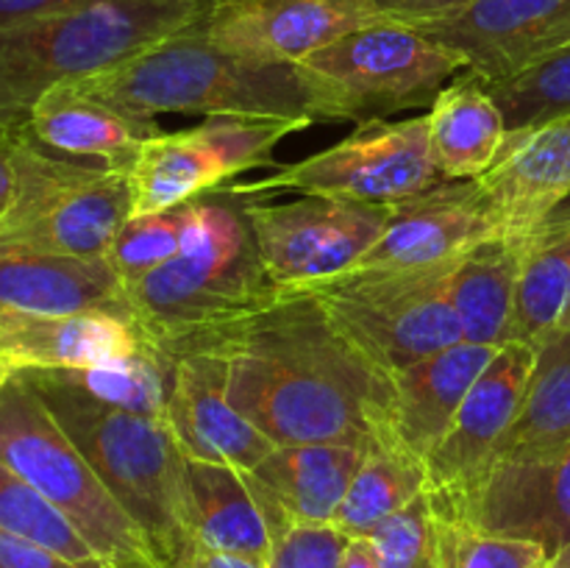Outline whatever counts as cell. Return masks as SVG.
<instances>
[{
    "instance_id": "1",
    "label": "cell",
    "mask_w": 570,
    "mask_h": 568,
    "mask_svg": "<svg viewBox=\"0 0 570 568\" xmlns=\"http://www.w3.org/2000/svg\"><path fill=\"white\" fill-rule=\"evenodd\" d=\"M187 351L228 360V399L276 445L360 443L384 432L393 379L379 371L328 317L309 290H278L254 312Z\"/></svg>"
},
{
    "instance_id": "2",
    "label": "cell",
    "mask_w": 570,
    "mask_h": 568,
    "mask_svg": "<svg viewBox=\"0 0 570 568\" xmlns=\"http://www.w3.org/2000/svg\"><path fill=\"white\" fill-rule=\"evenodd\" d=\"M220 0H83L0 28V143L26 131L48 89L115 70L198 26Z\"/></svg>"
},
{
    "instance_id": "3",
    "label": "cell",
    "mask_w": 570,
    "mask_h": 568,
    "mask_svg": "<svg viewBox=\"0 0 570 568\" xmlns=\"http://www.w3.org/2000/svg\"><path fill=\"white\" fill-rule=\"evenodd\" d=\"M200 22L115 70L72 84L142 126H159L165 115L317 123L298 65L226 53L204 37Z\"/></svg>"
},
{
    "instance_id": "4",
    "label": "cell",
    "mask_w": 570,
    "mask_h": 568,
    "mask_svg": "<svg viewBox=\"0 0 570 568\" xmlns=\"http://www.w3.org/2000/svg\"><path fill=\"white\" fill-rule=\"evenodd\" d=\"M122 287L134 326L170 356L276 293L262 267L245 200L223 189L193 200L181 254Z\"/></svg>"
},
{
    "instance_id": "5",
    "label": "cell",
    "mask_w": 570,
    "mask_h": 568,
    "mask_svg": "<svg viewBox=\"0 0 570 568\" xmlns=\"http://www.w3.org/2000/svg\"><path fill=\"white\" fill-rule=\"evenodd\" d=\"M22 373L81 449L106 490L137 523L156 562L161 568L173 566L195 540L184 510L187 457L173 440L165 418L98 404L37 368Z\"/></svg>"
},
{
    "instance_id": "6",
    "label": "cell",
    "mask_w": 570,
    "mask_h": 568,
    "mask_svg": "<svg viewBox=\"0 0 570 568\" xmlns=\"http://www.w3.org/2000/svg\"><path fill=\"white\" fill-rule=\"evenodd\" d=\"M0 145L14 167V193L0 215V256L106 259L131 217L126 173L50 154L28 131Z\"/></svg>"
},
{
    "instance_id": "7",
    "label": "cell",
    "mask_w": 570,
    "mask_h": 568,
    "mask_svg": "<svg viewBox=\"0 0 570 568\" xmlns=\"http://www.w3.org/2000/svg\"><path fill=\"white\" fill-rule=\"evenodd\" d=\"M315 120L356 126L432 109L465 61L415 26L376 20L298 61Z\"/></svg>"
},
{
    "instance_id": "8",
    "label": "cell",
    "mask_w": 570,
    "mask_h": 568,
    "mask_svg": "<svg viewBox=\"0 0 570 568\" xmlns=\"http://www.w3.org/2000/svg\"><path fill=\"white\" fill-rule=\"evenodd\" d=\"M0 462L59 507L106 566L154 557L145 535L106 490L26 373L0 388Z\"/></svg>"
},
{
    "instance_id": "9",
    "label": "cell",
    "mask_w": 570,
    "mask_h": 568,
    "mask_svg": "<svg viewBox=\"0 0 570 568\" xmlns=\"http://www.w3.org/2000/svg\"><path fill=\"white\" fill-rule=\"evenodd\" d=\"M449 265L423 271H348L309 290L340 332L382 373L404 371L465 343L451 306Z\"/></svg>"
},
{
    "instance_id": "10",
    "label": "cell",
    "mask_w": 570,
    "mask_h": 568,
    "mask_svg": "<svg viewBox=\"0 0 570 568\" xmlns=\"http://www.w3.org/2000/svg\"><path fill=\"white\" fill-rule=\"evenodd\" d=\"M443 182L429 145L426 115H421L367 123L321 154L293 165H276V173L262 182L223 184L217 189L245 198H265L287 189L390 206Z\"/></svg>"
},
{
    "instance_id": "11",
    "label": "cell",
    "mask_w": 570,
    "mask_h": 568,
    "mask_svg": "<svg viewBox=\"0 0 570 568\" xmlns=\"http://www.w3.org/2000/svg\"><path fill=\"white\" fill-rule=\"evenodd\" d=\"M304 128L309 126L289 120L206 117L195 128L154 134L126 167L131 217L176 209L254 167H276L273 148Z\"/></svg>"
},
{
    "instance_id": "12",
    "label": "cell",
    "mask_w": 570,
    "mask_h": 568,
    "mask_svg": "<svg viewBox=\"0 0 570 568\" xmlns=\"http://www.w3.org/2000/svg\"><path fill=\"white\" fill-rule=\"evenodd\" d=\"M262 267L273 287L306 290L354 271L382 237L393 204L306 193L287 204L245 198Z\"/></svg>"
},
{
    "instance_id": "13",
    "label": "cell",
    "mask_w": 570,
    "mask_h": 568,
    "mask_svg": "<svg viewBox=\"0 0 570 568\" xmlns=\"http://www.w3.org/2000/svg\"><path fill=\"white\" fill-rule=\"evenodd\" d=\"M534 362L538 345L521 340L501 345L465 395L449 432L426 457V496L438 516H454L490 471L527 399Z\"/></svg>"
},
{
    "instance_id": "14",
    "label": "cell",
    "mask_w": 570,
    "mask_h": 568,
    "mask_svg": "<svg viewBox=\"0 0 570 568\" xmlns=\"http://www.w3.org/2000/svg\"><path fill=\"white\" fill-rule=\"evenodd\" d=\"M365 0H220L200 31L215 48L265 65H298L376 22Z\"/></svg>"
},
{
    "instance_id": "15",
    "label": "cell",
    "mask_w": 570,
    "mask_h": 568,
    "mask_svg": "<svg viewBox=\"0 0 570 568\" xmlns=\"http://www.w3.org/2000/svg\"><path fill=\"white\" fill-rule=\"evenodd\" d=\"M501 234L479 182H443L390 206V221L354 271H423L456 262Z\"/></svg>"
},
{
    "instance_id": "16",
    "label": "cell",
    "mask_w": 570,
    "mask_h": 568,
    "mask_svg": "<svg viewBox=\"0 0 570 568\" xmlns=\"http://www.w3.org/2000/svg\"><path fill=\"white\" fill-rule=\"evenodd\" d=\"M415 28L454 50L468 72L501 81L570 42V0H476Z\"/></svg>"
},
{
    "instance_id": "17",
    "label": "cell",
    "mask_w": 570,
    "mask_h": 568,
    "mask_svg": "<svg viewBox=\"0 0 570 568\" xmlns=\"http://www.w3.org/2000/svg\"><path fill=\"white\" fill-rule=\"evenodd\" d=\"M445 518L501 538L532 540L551 560L570 543V445L532 460L495 462Z\"/></svg>"
},
{
    "instance_id": "18",
    "label": "cell",
    "mask_w": 570,
    "mask_h": 568,
    "mask_svg": "<svg viewBox=\"0 0 570 568\" xmlns=\"http://www.w3.org/2000/svg\"><path fill=\"white\" fill-rule=\"evenodd\" d=\"M165 423L187 460L220 462L250 471L276 443L228 399V360L215 351L173 356Z\"/></svg>"
},
{
    "instance_id": "19",
    "label": "cell",
    "mask_w": 570,
    "mask_h": 568,
    "mask_svg": "<svg viewBox=\"0 0 570 568\" xmlns=\"http://www.w3.org/2000/svg\"><path fill=\"white\" fill-rule=\"evenodd\" d=\"M495 351L493 345L456 343L393 373L387 423L373 440H387L426 462Z\"/></svg>"
},
{
    "instance_id": "20",
    "label": "cell",
    "mask_w": 570,
    "mask_h": 568,
    "mask_svg": "<svg viewBox=\"0 0 570 568\" xmlns=\"http://www.w3.org/2000/svg\"><path fill=\"white\" fill-rule=\"evenodd\" d=\"M371 445V443H367ZM367 445L360 443H293L276 445L248 482L265 510L267 527L293 523H332L345 490L354 482Z\"/></svg>"
},
{
    "instance_id": "21",
    "label": "cell",
    "mask_w": 570,
    "mask_h": 568,
    "mask_svg": "<svg viewBox=\"0 0 570 568\" xmlns=\"http://www.w3.org/2000/svg\"><path fill=\"white\" fill-rule=\"evenodd\" d=\"M501 234H527L570 200V117L504 143L479 178Z\"/></svg>"
},
{
    "instance_id": "22",
    "label": "cell",
    "mask_w": 570,
    "mask_h": 568,
    "mask_svg": "<svg viewBox=\"0 0 570 568\" xmlns=\"http://www.w3.org/2000/svg\"><path fill=\"white\" fill-rule=\"evenodd\" d=\"M150 340L126 317L106 310L33 315L0 312V351L28 368H89L126 360L150 349Z\"/></svg>"
},
{
    "instance_id": "23",
    "label": "cell",
    "mask_w": 570,
    "mask_h": 568,
    "mask_svg": "<svg viewBox=\"0 0 570 568\" xmlns=\"http://www.w3.org/2000/svg\"><path fill=\"white\" fill-rule=\"evenodd\" d=\"M26 131L50 154L126 173L145 139L161 128L120 115L76 84H59L37 100Z\"/></svg>"
},
{
    "instance_id": "24",
    "label": "cell",
    "mask_w": 570,
    "mask_h": 568,
    "mask_svg": "<svg viewBox=\"0 0 570 568\" xmlns=\"http://www.w3.org/2000/svg\"><path fill=\"white\" fill-rule=\"evenodd\" d=\"M106 310L128 317L126 287L106 259L76 256H0V312Z\"/></svg>"
},
{
    "instance_id": "25",
    "label": "cell",
    "mask_w": 570,
    "mask_h": 568,
    "mask_svg": "<svg viewBox=\"0 0 570 568\" xmlns=\"http://www.w3.org/2000/svg\"><path fill=\"white\" fill-rule=\"evenodd\" d=\"M184 510L195 543L267 566L273 535L243 468L187 460Z\"/></svg>"
},
{
    "instance_id": "26",
    "label": "cell",
    "mask_w": 570,
    "mask_h": 568,
    "mask_svg": "<svg viewBox=\"0 0 570 568\" xmlns=\"http://www.w3.org/2000/svg\"><path fill=\"white\" fill-rule=\"evenodd\" d=\"M429 145L445 182H479L499 161L507 126L484 81L460 72L426 111Z\"/></svg>"
},
{
    "instance_id": "27",
    "label": "cell",
    "mask_w": 570,
    "mask_h": 568,
    "mask_svg": "<svg viewBox=\"0 0 570 568\" xmlns=\"http://www.w3.org/2000/svg\"><path fill=\"white\" fill-rule=\"evenodd\" d=\"M523 254H527L523 237L495 234L473 245L454 262L449 295L465 343L493 345V349L510 343Z\"/></svg>"
},
{
    "instance_id": "28",
    "label": "cell",
    "mask_w": 570,
    "mask_h": 568,
    "mask_svg": "<svg viewBox=\"0 0 570 568\" xmlns=\"http://www.w3.org/2000/svg\"><path fill=\"white\" fill-rule=\"evenodd\" d=\"M523 237L521 278L510 340L538 345L549 337L570 301V200Z\"/></svg>"
},
{
    "instance_id": "29",
    "label": "cell",
    "mask_w": 570,
    "mask_h": 568,
    "mask_svg": "<svg viewBox=\"0 0 570 568\" xmlns=\"http://www.w3.org/2000/svg\"><path fill=\"white\" fill-rule=\"evenodd\" d=\"M570 445V332L554 329L538 343L527 399L493 462L532 460Z\"/></svg>"
},
{
    "instance_id": "30",
    "label": "cell",
    "mask_w": 570,
    "mask_h": 568,
    "mask_svg": "<svg viewBox=\"0 0 570 568\" xmlns=\"http://www.w3.org/2000/svg\"><path fill=\"white\" fill-rule=\"evenodd\" d=\"M426 493V462L387 440H371L367 454L345 490L332 527L348 538H365L382 521Z\"/></svg>"
},
{
    "instance_id": "31",
    "label": "cell",
    "mask_w": 570,
    "mask_h": 568,
    "mask_svg": "<svg viewBox=\"0 0 570 568\" xmlns=\"http://www.w3.org/2000/svg\"><path fill=\"white\" fill-rule=\"evenodd\" d=\"M173 365H176V360L167 351L150 345L142 354L104 362V365L37 368V371H42L53 382L67 384L76 393L87 395V399L98 401V404L137 412V415L165 418Z\"/></svg>"
},
{
    "instance_id": "32",
    "label": "cell",
    "mask_w": 570,
    "mask_h": 568,
    "mask_svg": "<svg viewBox=\"0 0 570 568\" xmlns=\"http://www.w3.org/2000/svg\"><path fill=\"white\" fill-rule=\"evenodd\" d=\"M507 126V139L570 117V42L501 81H484Z\"/></svg>"
},
{
    "instance_id": "33",
    "label": "cell",
    "mask_w": 570,
    "mask_h": 568,
    "mask_svg": "<svg viewBox=\"0 0 570 568\" xmlns=\"http://www.w3.org/2000/svg\"><path fill=\"white\" fill-rule=\"evenodd\" d=\"M0 529L33 540L70 560H100L83 535L72 527L70 518L6 462H0Z\"/></svg>"
},
{
    "instance_id": "34",
    "label": "cell",
    "mask_w": 570,
    "mask_h": 568,
    "mask_svg": "<svg viewBox=\"0 0 570 568\" xmlns=\"http://www.w3.org/2000/svg\"><path fill=\"white\" fill-rule=\"evenodd\" d=\"M189 223H193V200L156 215L128 217L111 239L106 262L122 284L134 282L181 254Z\"/></svg>"
},
{
    "instance_id": "35",
    "label": "cell",
    "mask_w": 570,
    "mask_h": 568,
    "mask_svg": "<svg viewBox=\"0 0 570 568\" xmlns=\"http://www.w3.org/2000/svg\"><path fill=\"white\" fill-rule=\"evenodd\" d=\"M438 568H540L549 562L543 546L532 540L482 532L460 518L434 512Z\"/></svg>"
},
{
    "instance_id": "36",
    "label": "cell",
    "mask_w": 570,
    "mask_h": 568,
    "mask_svg": "<svg viewBox=\"0 0 570 568\" xmlns=\"http://www.w3.org/2000/svg\"><path fill=\"white\" fill-rule=\"evenodd\" d=\"M365 538L376 551L379 568H438L434 510L426 493L379 523Z\"/></svg>"
},
{
    "instance_id": "37",
    "label": "cell",
    "mask_w": 570,
    "mask_h": 568,
    "mask_svg": "<svg viewBox=\"0 0 570 568\" xmlns=\"http://www.w3.org/2000/svg\"><path fill=\"white\" fill-rule=\"evenodd\" d=\"M273 546L267 568H340L348 535L332 523L284 521L271 529Z\"/></svg>"
},
{
    "instance_id": "38",
    "label": "cell",
    "mask_w": 570,
    "mask_h": 568,
    "mask_svg": "<svg viewBox=\"0 0 570 568\" xmlns=\"http://www.w3.org/2000/svg\"><path fill=\"white\" fill-rule=\"evenodd\" d=\"M0 568H109L104 560H70L33 540L0 529Z\"/></svg>"
},
{
    "instance_id": "39",
    "label": "cell",
    "mask_w": 570,
    "mask_h": 568,
    "mask_svg": "<svg viewBox=\"0 0 570 568\" xmlns=\"http://www.w3.org/2000/svg\"><path fill=\"white\" fill-rule=\"evenodd\" d=\"M379 20L404 22V26H423V22L443 20L456 14L476 0H365Z\"/></svg>"
},
{
    "instance_id": "40",
    "label": "cell",
    "mask_w": 570,
    "mask_h": 568,
    "mask_svg": "<svg viewBox=\"0 0 570 568\" xmlns=\"http://www.w3.org/2000/svg\"><path fill=\"white\" fill-rule=\"evenodd\" d=\"M167 568H267L265 562H256L243 555H228V551L206 549V546L193 543L173 566Z\"/></svg>"
},
{
    "instance_id": "41",
    "label": "cell",
    "mask_w": 570,
    "mask_h": 568,
    "mask_svg": "<svg viewBox=\"0 0 570 568\" xmlns=\"http://www.w3.org/2000/svg\"><path fill=\"white\" fill-rule=\"evenodd\" d=\"M78 3L83 0H0V28L37 20V17L53 14V11L70 9Z\"/></svg>"
},
{
    "instance_id": "42",
    "label": "cell",
    "mask_w": 570,
    "mask_h": 568,
    "mask_svg": "<svg viewBox=\"0 0 570 568\" xmlns=\"http://www.w3.org/2000/svg\"><path fill=\"white\" fill-rule=\"evenodd\" d=\"M340 568H379L376 551L367 543V538H351L343 551V562Z\"/></svg>"
},
{
    "instance_id": "43",
    "label": "cell",
    "mask_w": 570,
    "mask_h": 568,
    "mask_svg": "<svg viewBox=\"0 0 570 568\" xmlns=\"http://www.w3.org/2000/svg\"><path fill=\"white\" fill-rule=\"evenodd\" d=\"M11 193H14V167H11V156L6 145H0V215L9 206Z\"/></svg>"
},
{
    "instance_id": "44",
    "label": "cell",
    "mask_w": 570,
    "mask_h": 568,
    "mask_svg": "<svg viewBox=\"0 0 570 568\" xmlns=\"http://www.w3.org/2000/svg\"><path fill=\"white\" fill-rule=\"evenodd\" d=\"M22 371H28V365L20 360V356L0 351V388H3V384H9L11 379Z\"/></svg>"
},
{
    "instance_id": "45",
    "label": "cell",
    "mask_w": 570,
    "mask_h": 568,
    "mask_svg": "<svg viewBox=\"0 0 570 568\" xmlns=\"http://www.w3.org/2000/svg\"><path fill=\"white\" fill-rule=\"evenodd\" d=\"M109 568H161V566L156 562V557L142 555V557H131V560H122V562H117V566H109Z\"/></svg>"
},
{
    "instance_id": "46",
    "label": "cell",
    "mask_w": 570,
    "mask_h": 568,
    "mask_svg": "<svg viewBox=\"0 0 570 568\" xmlns=\"http://www.w3.org/2000/svg\"><path fill=\"white\" fill-rule=\"evenodd\" d=\"M549 568H570V543L557 557H551Z\"/></svg>"
},
{
    "instance_id": "47",
    "label": "cell",
    "mask_w": 570,
    "mask_h": 568,
    "mask_svg": "<svg viewBox=\"0 0 570 568\" xmlns=\"http://www.w3.org/2000/svg\"><path fill=\"white\" fill-rule=\"evenodd\" d=\"M557 329H562V332H570V301H568L566 312H562V317H560V326H557Z\"/></svg>"
},
{
    "instance_id": "48",
    "label": "cell",
    "mask_w": 570,
    "mask_h": 568,
    "mask_svg": "<svg viewBox=\"0 0 570 568\" xmlns=\"http://www.w3.org/2000/svg\"><path fill=\"white\" fill-rule=\"evenodd\" d=\"M540 568H549V562H546V566H540Z\"/></svg>"
}]
</instances>
